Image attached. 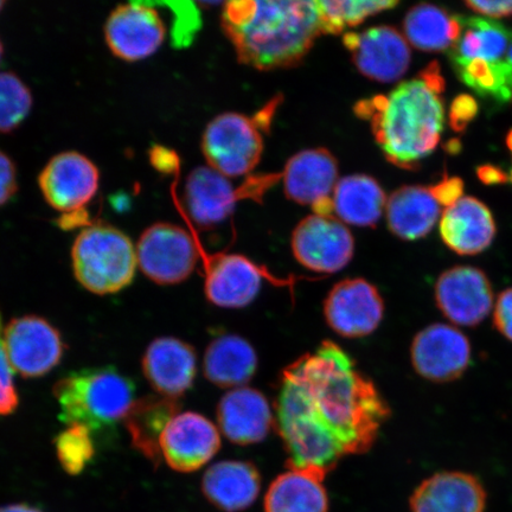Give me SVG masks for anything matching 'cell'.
<instances>
[{
    "label": "cell",
    "instance_id": "6da1fadb",
    "mask_svg": "<svg viewBox=\"0 0 512 512\" xmlns=\"http://www.w3.org/2000/svg\"><path fill=\"white\" fill-rule=\"evenodd\" d=\"M274 413L287 469L323 479L342 459L370 451L392 414L375 383L331 341L283 370Z\"/></svg>",
    "mask_w": 512,
    "mask_h": 512
},
{
    "label": "cell",
    "instance_id": "7a4b0ae2",
    "mask_svg": "<svg viewBox=\"0 0 512 512\" xmlns=\"http://www.w3.org/2000/svg\"><path fill=\"white\" fill-rule=\"evenodd\" d=\"M222 27L240 62L261 70L294 66L323 34L317 0H234Z\"/></svg>",
    "mask_w": 512,
    "mask_h": 512
},
{
    "label": "cell",
    "instance_id": "3957f363",
    "mask_svg": "<svg viewBox=\"0 0 512 512\" xmlns=\"http://www.w3.org/2000/svg\"><path fill=\"white\" fill-rule=\"evenodd\" d=\"M443 89V78L434 64L419 79L402 82L389 94L357 105V114L370 121L389 162L415 169L437 149L445 123Z\"/></svg>",
    "mask_w": 512,
    "mask_h": 512
},
{
    "label": "cell",
    "instance_id": "277c9868",
    "mask_svg": "<svg viewBox=\"0 0 512 512\" xmlns=\"http://www.w3.org/2000/svg\"><path fill=\"white\" fill-rule=\"evenodd\" d=\"M462 34L450 49L454 70L480 96L512 99V30L494 19L460 17Z\"/></svg>",
    "mask_w": 512,
    "mask_h": 512
},
{
    "label": "cell",
    "instance_id": "5b68a950",
    "mask_svg": "<svg viewBox=\"0 0 512 512\" xmlns=\"http://www.w3.org/2000/svg\"><path fill=\"white\" fill-rule=\"evenodd\" d=\"M54 395L62 421L95 432L125 419L136 401V384L113 367L83 369L57 382Z\"/></svg>",
    "mask_w": 512,
    "mask_h": 512
},
{
    "label": "cell",
    "instance_id": "8992f818",
    "mask_svg": "<svg viewBox=\"0 0 512 512\" xmlns=\"http://www.w3.org/2000/svg\"><path fill=\"white\" fill-rule=\"evenodd\" d=\"M72 265L82 287L98 296H108L132 284L138 266L137 251L120 229L93 224L75 239Z\"/></svg>",
    "mask_w": 512,
    "mask_h": 512
},
{
    "label": "cell",
    "instance_id": "52a82bcc",
    "mask_svg": "<svg viewBox=\"0 0 512 512\" xmlns=\"http://www.w3.org/2000/svg\"><path fill=\"white\" fill-rule=\"evenodd\" d=\"M202 151L210 168L223 176L247 175L264 151L259 124L239 113L217 115L203 133Z\"/></svg>",
    "mask_w": 512,
    "mask_h": 512
},
{
    "label": "cell",
    "instance_id": "ba28073f",
    "mask_svg": "<svg viewBox=\"0 0 512 512\" xmlns=\"http://www.w3.org/2000/svg\"><path fill=\"white\" fill-rule=\"evenodd\" d=\"M140 270L158 285L183 283L195 271L198 248L194 238L176 224H152L136 247Z\"/></svg>",
    "mask_w": 512,
    "mask_h": 512
},
{
    "label": "cell",
    "instance_id": "9c48e42d",
    "mask_svg": "<svg viewBox=\"0 0 512 512\" xmlns=\"http://www.w3.org/2000/svg\"><path fill=\"white\" fill-rule=\"evenodd\" d=\"M4 339L12 369L24 379H37L59 366L66 351L61 332L46 318L17 317L5 326Z\"/></svg>",
    "mask_w": 512,
    "mask_h": 512
},
{
    "label": "cell",
    "instance_id": "30bf717a",
    "mask_svg": "<svg viewBox=\"0 0 512 512\" xmlns=\"http://www.w3.org/2000/svg\"><path fill=\"white\" fill-rule=\"evenodd\" d=\"M291 247L294 258L307 270L332 274L349 265L355 240L336 216L313 214L294 229Z\"/></svg>",
    "mask_w": 512,
    "mask_h": 512
},
{
    "label": "cell",
    "instance_id": "8fae6325",
    "mask_svg": "<svg viewBox=\"0 0 512 512\" xmlns=\"http://www.w3.org/2000/svg\"><path fill=\"white\" fill-rule=\"evenodd\" d=\"M323 313L326 324L338 336L363 338L379 329L384 300L377 287L366 279H345L331 288Z\"/></svg>",
    "mask_w": 512,
    "mask_h": 512
},
{
    "label": "cell",
    "instance_id": "7c38bea8",
    "mask_svg": "<svg viewBox=\"0 0 512 512\" xmlns=\"http://www.w3.org/2000/svg\"><path fill=\"white\" fill-rule=\"evenodd\" d=\"M471 343L453 325L435 323L415 335L411 361L416 374L434 383H448L462 377L471 363Z\"/></svg>",
    "mask_w": 512,
    "mask_h": 512
},
{
    "label": "cell",
    "instance_id": "4fadbf2b",
    "mask_svg": "<svg viewBox=\"0 0 512 512\" xmlns=\"http://www.w3.org/2000/svg\"><path fill=\"white\" fill-rule=\"evenodd\" d=\"M166 28L155 3L119 5L105 24L107 47L118 59L138 62L155 55L165 41Z\"/></svg>",
    "mask_w": 512,
    "mask_h": 512
},
{
    "label": "cell",
    "instance_id": "5bb4252c",
    "mask_svg": "<svg viewBox=\"0 0 512 512\" xmlns=\"http://www.w3.org/2000/svg\"><path fill=\"white\" fill-rule=\"evenodd\" d=\"M264 279L277 286L292 285V281L275 278L247 256L217 254L206 262L204 293L209 303L222 309H242L258 297Z\"/></svg>",
    "mask_w": 512,
    "mask_h": 512
},
{
    "label": "cell",
    "instance_id": "9a60e30c",
    "mask_svg": "<svg viewBox=\"0 0 512 512\" xmlns=\"http://www.w3.org/2000/svg\"><path fill=\"white\" fill-rule=\"evenodd\" d=\"M100 172L91 159L76 151L59 153L38 176V185L49 206L63 214L78 213L99 190Z\"/></svg>",
    "mask_w": 512,
    "mask_h": 512
},
{
    "label": "cell",
    "instance_id": "2e32d148",
    "mask_svg": "<svg viewBox=\"0 0 512 512\" xmlns=\"http://www.w3.org/2000/svg\"><path fill=\"white\" fill-rule=\"evenodd\" d=\"M435 303L454 325L475 328L494 307L491 281L482 270L456 266L440 274L434 287Z\"/></svg>",
    "mask_w": 512,
    "mask_h": 512
},
{
    "label": "cell",
    "instance_id": "e0dca14e",
    "mask_svg": "<svg viewBox=\"0 0 512 512\" xmlns=\"http://www.w3.org/2000/svg\"><path fill=\"white\" fill-rule=\"evenodd\" d=\"M343 42L358 72L370 80L398 81L411 66V46L393 27L382 25L362 32H349Z\"/></svg>",
    "mask_w": 512,
    "mask_h": 512
},
{
    "label": "cell",
    "instance_id": "ac0fdd59",
    "mask_svg": "<svg viewBox=\"0 0 512 512\" xmlns=\"http://www.w3.org/2000/svg\"><path fill=\"white\" fill-rule=\"evenodd\" d=\"M221 444V433L213 422L200 413L184 412L166 427L160 450L172 470L191 473L207 465Z\"/></svg>",
    "mask_w": 512,
    "mask_h": 512
},
{
    "label": "cell",
    "instance_id": "d6986e66",
    "mask_svg": "<svg viewBox=\"0 0 512 512\" xmlns=\"http://www.w3.org/2000/svg\"><path fill=\"white\" fill-rule=\"evenodd\" d=\"M337 183V160L325 149L299 152L285 166L286 196L299 204L312 206L315 214L335 216L331 194H334Z\"/></svg>",
    "mask_w": 512,
    "mask_h": 512
},
{
    "label": "cell",
    "instance_id": "ffe728a7",
    "mask_svg": "<svg viewBox=\"0 0 512 512\" xmlns=\"http://www.w3.org/2000/svg\"><path fill=\"white\" fill-rule=\"evenodd\" d=\"M217 422L224 437L240 446L261 443L275 427L270 402L251 387L232 389L222 396Z\"/></svg>",
    "mask_w": 512,
    "mask_h": 512
},
{
    "label": "cell",
    "instance_id": "44dd1931",
    "mask_svg": "<svg viewBox=\"0 0 512 512\" xmlns=\"http://www.w3.org/2000/svg\"><path fill=\"white\" fill-rule=\"evenodd\" d=\"M142 366L145 379L158 395L179 399L195 382L197 355L182 339L159 337L147 347Z\"/></svg>",
    "mask_w": 512,
    "mask_h": 512
},
{
    "label": "cell",
    "instance_id": "7402d4cb",
    "mask_svg": "<svg viewBox=\"0 0 512 512\" xmlns=\"http://www.w3.org/2000/svg\"><path fill=\"white\" fill-rule=\"evenodd\" d=\"M483 483L471 473L444 471L421 482L409 499L411 512H484Z\"/></svg>",
    "mask_w": 512,
    "mask_h": 512
},
{
    "label": "cell",
    "instance_id": "603a6c76",
    "mask_svg": "<svg viewBox=\"0 0 512 512\" xmlns=\"http://www.w3.org/2000/svg\"><path fill=\"white\" fill-rule=\"evenodd\" d=\"M440 234L454 253L477 255L494 241L496 224L485 204L477 198L462 197L441 215Z\"/></svg>",
    "mask_w": 512,
    "mask_h": 512
},
{
    "label": "cell",
    "instance_id": "cb8c5ba5",
    "mask_svg": "<svg viewBox=\"0 0 512 512\" xmlns=\"http://www.w3.org/2000/svg\"><path fill=\"white\" fill-rule=\"evenodd\" d=\"M238 191L210 166L196 168L187 178L184 204L197 227L209 229L228 219L238 203Z\"/></svg>",
    "mask_w": 512,
    "mask_h": 512
},
{
    "label": "cell",
    "instance_id": "d4e9b609",
    "mask_svg": "<svg viewBox=\"0 0 512 512\" xmlns=\"http://www.w3.org/2000/svg\"><path fill=\"white\" fill-rule=\"evenodd\" d=\"M258 467L242 460H223L204 473L201 489L214 507L224 512H241L252 507L261 491Z\"/></svg>",
    "mask_w": 512,
    "mask_h": 512
},
{
    "label": "cell",
    "instance_id": "484cf974",
    "mask_svg": "<svg viewBox=\"0 0 512 512\" xmlns=\"http://www.w3.org/2000/svg\"><path fill=\"white\" fill-rule=\"evenodd\" d=\"M259 358L247 339L234 334L216 337L203 358V373L216 387H246L258 370Z\"/></svg>",
    "mask_w": 512,
    "mask_h": 512
},
{
    "label": "cell",
    "instance_id": "4316f807",
    "mask_svg": "<svg viewBox=\"0 0 512 512\" xmlns=\"http://www.w3.org/2000/svg\"><path fill=\"white\" fill-rule=\"evenodd\" d=\"M181 409L178 399L162 395H147L134 401L127 412L124 422L131 443L153 466L162 460L160 440L166 427L176 418Z\"/></svg>",
    "mask_w": 512,
    "mask_h": 512
},
{
    "label": "cell",
    "instance_id": "83f0119b",
    "mask_svg": "<svg viewBox=\"0 0 512 512\" xmlns=\"http://www.w3.org/2000/svg\"><path fill=\"white\" fill-rule=\"evenodd\" d=\"M441 215V204L432 188L409 185L394 191L387 201L388 227L402 240L425 238Z\"/></svg>",
    "mask_w": 512,
    "mask_h": 512
},
{
    "label": "cell",
    "instance_id": "f1b7e54d",
    "mask_svg": "<svg viewBox=\"0 0 512 512\" xmlns=\"http://www.w3.org/2000/svg\"><path fill=\"white\" fill-rule=\"evenodd\" d=\"M381 185L366 175L339 179L332 194V210L339 221L355 227H373L387 207Z\"/></svg>",
    "mask_w": 512,
    "mask_h": 512
},
{
    "label": "cell",
    "instance_id": "f546056e",
    "mask_svg": "<svg viewBox=\"0 0 512 512\" xmlns=\"http://www.w3.org/2000/svg\"><path fill=\"white\" fill-rule=\"evenodd\" d=\"M324 480L309 472L288 469L268 488L265 512H329Z\"/></svg>",
    "mask_w": 512,
    "mask_h": 512
},
{
    "label": "cell",
    "instance_id": "4dcf8cb0",
    "mask_svg": "<svg viewBox=\"0 0 512 512\" xmlns=\"http://www.w3.org/2000/svg\"><path fill=\"white\" fill-rule=\"evenodd\" d=\"M403 32L411 46L424 51L451 49L462 34L460 16H451L432 4H419L408 11Z\"/></svg>",
    "mask_w": 512,
    "mask_h": 512
},
{
    "label": "cell",
    "instance_id": "1f68e13d",
    "mask_svg": "<svg viewBox=\"0 0 512 512\" xmlns=\"http://www.w3.org/2000/svg\"><path fill=\"white\" fill-rule=\"evenodd\" d=\"M323 34H339L347 28L360 25L370 16L380 14L398 5L383 0H317Z\"/></svg>",
    "mask_w": 512,
    "mask_h": 512
},
{
    "label": "cell",
    "instance_id": "d6a6232c",
    "mask_svg": "<svg viewBox=\"0 0 512 512\" xmlns=\"http://www.w3.org/2000/svg\"><path fill=\"white\" fill-rule=\"evenodd\" d=\"M57 460L69 476H79L95 457L93 432L88 427L75 424L55 439Z\"/></svg>",
    "mask_w": 512,
    "mask_h": 512
},
{
    "label": "cell",
    "instance_id": "836d02e7",
    "mask_svg": "<svg viewBox=\"0 0 512 512\" xmlns=\"http://www.w3.org/2000/svg\"><path fill=\"white\" fill-rule=\"evenodd\" d=\"M32 105L28 86L14 73H0V133L17 130L29 117Z\"/></svg>",
    "mask_w": 512,
    "mask_h": 512
},
{
    "label": "cell",
    "instance_id": "e575fe53",
    "mask_svg": "<svg viewBox=\"0 0 512 512\" xmlns=\"http://www.w3.org/2000/svg\"><path fill=\"white\" fill-rule=\"evenodd\" d=\"M175 14L174 37L175 47H187L194 40V36L201 27L200 11L194 3L176 2L164 3Z\"/></svg>",
    "mask_w": 512,
    "mask_h": 512
},
{
    "label": "cell",
    "instance_id": "d590c367",
    "mask_svg": "<svg viewBox=\"0 0 512 512\" xmlns=\"http://www.w3.org/2000/svg\"><path fill=\"white\" fill-rule=\"evenodd\" d=\"M2 313H0V416H9L17 411L19 396L14 382V369L5 347Z\"/></svg>",
    "mask_w": 512,
    "mask_h": 512
},
{
    "label": "cell",
    "instance_id": "8d00e7d4",
    "mask_svg": "<svg viewBox=\"0 0 512 512\" xmlns=\"http://www.w3.org/2000/svg\"><path fill=\"white\" fill-rule=\"evenodd\" d=\"M478 105L471 95H459L453 101L450 111V121L454 131L463 132L467 125L475 119Z\"/></svg>",
    "mask_w": 512,
    "mask_h": 512
},
{
    "label": "cell",
    "instance_id": "74e56055",
    "mask_svg": "<svg viewBox=\"0 0 512 512\" xmlns=\"http://www.w3.org/2000/svg\"><path fill=\"white\" fill-rule=\"evenodd\" d=\"M495 329L512 342V287L499 294L494 307Z\"/></svg>",
    "mask_w": 512,
    "mask_h": 512
},
{
    "label": "cell",
    "instance_id": "f35d334b",
    "mask_svg": "<svg viewBox=\"0 0 512 512\" xmlns=\"http://www.w3.org/2000/svg\"><path fill=\"white\" fill-rule=\"evenodd\" d=\"M18 189L15 163L3 151H0V207L15 196Z\"/></svg>",
    "mask_w": 512,
    "mask_h": 512
},
{
    "label": "cell",
    "instance_id": "ab89813d",
    "mask_svg": "<svg viewBox=\"0 0 512 512\" xmlns=\"http://www.w3.org/2000/svg\"><path fill=\"white\" fill-rule=\"evenodd\" d=\"M431 188L441 206L448 208L462 198L464 183L460 178H445L443 182Z\"/></svg>",
    "mask_w": 512,
    "mask_h": 512
},
{
    "label": "cell",
    "instance_id": "60d3db41",
    "mask_svg": "<svg viewBox=\"0 0 512 512\" xmlns=\"http://www.w3.org/2000/svg\"><path fill=\"white\" fill-rule=\"evenodd\" d=\"M467 8L491 18L508 17L512 15V0H503V2H477L470 0L465 3Z\"/></svg>",
    "mask_w": 512,
    "mask_h": 512
},
{
    "label": "cell",
    "instance_id": "b9f144b4",
    "mask_svg": "<svg viewBox=\"0 0 512 512\" xmlns=\"http://www.w3.org/2000/svg\"><path fill=\"white\" fill-rule=\"evenodd\" d=\"M477 175L480 181L485 184H499L508 181L507 175H505L501 169L492 165L480 166L477 170Z\"/></svg>",
    "mask_w": 512,
    "mask_h": 512
},
{
    "label": "cell",
    "instance_id": "7bdbcfd3",
    "mask_svg": "<svg viewBox=\"0 0 512 512\" xmlns=\"http://www.w3.org/2000/svg\"><path fill=\"white\" fill-rule=\"evenodd\" d=\"M0 512H43L34 505L25 503L6 504L0 507Z\"/></svg>",
    "mask_w": 512,
    "mask_h": 512
},
{
    "label": "cell",
    "instance_id": "ee69618b",
    "mask_svg": "<svg viewBox=\"0 0 512 512\" xmlns=\"http://www.w3.org/2000/svg\"><path fill=\"white\" fill-rule=\"evenodd\" d=\"M3 55H4V46H3L2 40H0V63H2Z\"/></svg>",
    "mask_w": 512,
    "mask_h": 512
},
{
    "label": "cell",
    "instance_id": "f6af8a7d",
    "mask_svg": "<svg viewBox=\"0 0 512 512\" xmlns=\"http://www.w3.org/2000/svg\"><path fill=\"white\" fill-rule=\"evenodd\" d=\"M507 144L509 146V149L512 151V131L508 134Z\"/></svg>",
    "mask_w": 512,
    "mask_h": 512
},
{
    "label": "cell",
    "instance_id": "bcb514c9",
    "mask_svg": "<svg viewBox=\"0 0 512 512\" xmlns=\"http://www.w3.org/2000/svg\"><path fill=\"white\" fill-rule=\"evenodd\" d=\"M4 5H5V2H3V0H0V11L3 10Z\"/></svg>",
    "mask_w": 512,
    "mask_h": 512
},
{
    "label": "cell",
    "instance_id": "7dc6e473",
    "mask_svg": "<svg viewBox=\"0 0 512 512\" xmlns=\"http://www.w3.org/2000/svg\"><path fill=\"white\" fill-rule=\"evenodd\" d=\"M511 181H512V171H511Z\"/></svg>",
    "mask_w": 512,
    "mask_h": 512
}]
</instances>
